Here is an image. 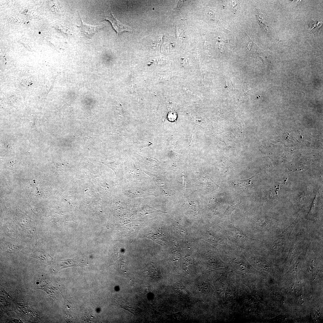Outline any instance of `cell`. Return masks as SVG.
I'll return each mask as SVG.
<instances>
[{
	"label": "cell",
	"instance_id": "obj_1",
	"mask_svg": "<svg viewBox=\"0 0 323 323\" xmlns=\"http://www.w3.org/2000/svg\"><path fill=\"white\" fill-rule=\"evenodd\" d=\"M103 19L109 21L112 24L114 30L118 35H120L125 31L130 32L131 29L121 23L115 16L111 11H109L104 14Z\"/></svg>",
	"mask_w": 323,
	"mask_h": 323
},
{
	"label": "cell",
	"instance_id": "obj_2",
	"mask_svg": "<svg viewBox=\"0 0 323 323\" xmlns=\"http://www.w3.org/2000/svg\"><path fill=\"white\" fill-rule=\"evenodd\" d=\"M82 24L77 25L80 32L83 35L87 37H92L103 27L101 25L97 26L92 25L85 23L81 18Z\"/></svg>",
	"mask_w": 323,
	"mask_h": 323
},
{
	"label": "cell",
	"instance_id": "obj_3",
	"mask_svg": "<svg viewBox=\"0 0 323 323\" xmlns=\"http://www.w3.org/2000/svg\"><path fill=\"white\" fill-rule=\"evenodd\" d=\"M256 16L260 25L266 31H268L269 26L266 16L260 11H258Z\"/></svg>",
	"mask_w": 323,
	"mask_h": 323
},
{
	"label": "cell",
	"instance_id": "obj_4",
	"mask_svg": "<svg viewBox=\"0 0 323 323\" xmlns=\"http://www.w3.org/2000/svg\"><path fill=\"white\" fill-rule=\"evenodd\" d=\"M296 224V222H294L293 223L278 237V239H288L290 237Z\"/></svg>",
	"mask_w": 323,
	"mask_h": 323
},
{
	"label": "cell",
	"instance_id": "obj_5",
	"mask_svg": "<svg viewBox=\"0 0 323 323\" xmlns=\"http://www.w3.org/2000/svg\"><path fill=\"white\" fill-rule=\"evenodd\" d=\"M231 230L235 235L236 238L239 240H244L245 239L250 238L244 234L239 230L233 226H231Z\"/></svg>",
	"mask_w": 323,
	"mask_h": 323
},
{
	"label": "cell",
	"instance_id": "obj_6",
	"mask_svg": "<svg viewBox=\"0 0 323 323\" xmlns=\"http://www.w3.org/2000/svg\"><path fill=\"white\" fill-rule=\"evenodd\" d=\"M322 24V22L312 21L308 25L309 30L310 32L314 33L319 28Z\"/></svg>",
	"mask_w": 323,
	"mask_h": 323
},
{
	"label": "cell",
	"instance_id": "obj_7",
	"mask_svg": "<svg viewBox=\"0 0 323 323\" xmlns=\"http://www.w3.org/2000/svg\"><path fill=\"white\" fill-rule=\"evenodd\" d=\"M183 1H182V0L179 1L177 3V6H176V8H179V7H180L182 6H182V4H183Z\"/></svg>",
	"mask_w": 323,
	"mask_h": 323
}]
</instances>
